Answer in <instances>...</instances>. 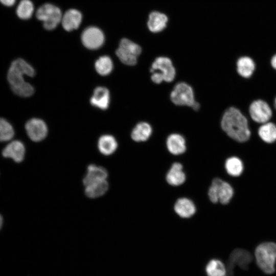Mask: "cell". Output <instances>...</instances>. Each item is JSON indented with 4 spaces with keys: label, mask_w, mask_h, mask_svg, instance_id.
<instances>
[{
    "label": "cell",
    "mask_w": 276,
    "mask_h": 276,
    "mask_svg": "<svg viewBox=\"0 0 276 276\" xmlns=\"http://www.w3.org/2000/svg\"><path fill=\"white\" fill-rule=\"evenodd\" d=\"M36 18L43 22L44 29L52 30L58 26L62 19V13L57 6L51 4H44L37 10Z\"/></svg>",
    "instance_id": "7"
},
{
    "label": "cell",
    "mask_w": 276,
    "mask_h": 276,
    "mask_svg": "<svg viewBox=\"0 0 276 276\" xmlns=\"http://www.w3.org/2000/svg\"><path fill=\"white\" fill-rule=\"evenodd\" d=\"M2 224H3V217L2 216L0 215V229L2 226Z\"/></svg>",
    "instance_id": "33"
},
{
    "label": "cell",
    "mask_w": 276,
    "mask_h": 276,
    "mask_svg": "<svg viewBox=\"0 0 276 276\" xmlns=\"http://www.w3.org/2000/svg\"><path fill=\"white\" fill-rule=\"evenodd\" d=\"M255 70V63L249 57L243 56L237 62V70L238 74L244 78H249Z\"/></svg>",
    "instance_id": "23"
},
{
    "label": "cell",
    "mask_w": 276,
    "mask_h": 276,
    "mask_svg": "<svg viewBox=\"0 0 276 276\" xmlns=\"http://www.w3.org/2000/svg\"><path fill=\"white\" fill-rule=\"evenodd\" d=\"M82 21V14L76 9L66 11L62 17L61 24L67 31H71L79 28Z\"/></svg>",
    "instance_id": "14"
},
{
    "label": "cell",
    "mask_w": 276,
    "mask_h": 276,
    "mask_svg": "<svg viewBox=\"0 0 276 276\" xmlns=\"http://www.w3.org/2000/svg\"><path fill=\"white\" fill-rule=\"evenodd\" d=\"M25 129L28 136L34 142L43 140L48 133L47 125L40 119L33 118L28 121Z\"/></svg>",
    "instance_id": "12"
},
{
    "label": "cell",
    "mask_w": 276,
    "mask_h": 276,
    "mask_svg": "<svg viewBox=\"0 0 276 276\" xmlns=\"http://www.w3.org/2000/svg\"><path fill=\"white\" fill-rule=\"evenodd\" d=\"M258 134L263 141L272 143L276 141V126L271 122L263 123L259 128Z\"/></svg>",
    "instance_id": "25"
},
{
    "label": "cell",
    "mask_w": 276,
    "mask_h": 276,
    "mask_svg": "<svg viewBox=\"0 0 276 276\" xmlns=\"http://www.w3.org/2000/svg\"><path fill=\"white\" fill-rule=\"evenodd\" d=\"M225 168L227 173L233 176H238L243 170V165L239 158L233 156L228 158L225 163Z\"/></svg>",
    "instance_id": "27"
},
{
    "label": "cell",
    "mask_w": 276,
    "mask_h": 276,
    "mask_svg": "<svg viewBox=\"0 0 276 276\" xmlns=\"http://www.w3.org/2000/svg\"><path fill=\"white\" fill-rule=\"evenodd\" d=\"M205 271L208 276H226V268L220 260L213 259L206 264Z\"/></svg>",
    "instance_id": "26"
},
{
    "label": "cell",
    "mask_w": 276,
    "mask_h": 276,
    "mask_svg": "<svg viewBox=\"0 0 276 276\" xmlns=\"http://www.w3.org/2000/svg\"><path fill=\"white\" fill-rule=\"evenodd\" d=\"M221 126L230 137L238 142H245L250 136L246 117L235 107H229L224 112Z\"/></svg>",
    "instance_id": "2"
},
{
    "label": "cell",
    "mask_w": 276,
    "mask_h": 276,
    "mask_svg": "<svg viewBox=\"0 0 276 276\" xmlns=\"http://www.w3.org/2000/svg\"><path fill=\"white\" fill-rule=\"evenodd\" d=\"M108 176L107 170L103 167L90 165L87 169V173L83 179L85 186L91 183L106 180Z\"/></svg>",
    "instance_id": "17"
},
{
    "label": "cell",
    "mask_w": 276,
    "mask_h": 276,
    "mask_svg": "<svg viewBox=\"0 0 276 276\" xmlns=\"http://www.w3.org/2000/svg\"><path fill=\"white\" fill-rule=\"evenodd\" d=\"M108 189V183L106 180H104L85 186V194L89 198H96L103 196Z\"/></svg>",
    "instance_id": "24"
},
{
    "label": "cell",
    "mask_w": 276,
    "mask_h": 276,
    "mask_svg": "<svg viewBox=\"0 0 276 276\" xmlns=\"http://www.w3.org/2000/svg\"><path fill=\"white\" fill-rule=\"evenodd\" d=\"M142 52L141 47L137 43L127 38L121 40L116 50V55L124 64L134 65L137 62L138 56Z\"/></svg>",
    "instance_id": "8"
},
{
    "label": "cell",
    "mask_w": 276,
    "mask_h": 276,
    "mask_svg": "<svg viewBox=\"0 0 276 276\" xmlns=\"http://www.w3.org/2000/svg\"><path fill=\"white\" fill-rule=\"evenodd\" d=\"M171 101L179 106H188L194 110L200 108L198 102L195 101L194 94L191 86L185 82L176 84L170 94Z\"/></svg>",
    "instance_id": "5"
},
{
    "label": "cell",
    "mask_w": 276,
    "mask_h": 276,
    "mask_svg": "<svg viewBox=\"0 0 276 276\" xmlns=\"http://www.w3.org/2000/svg\"><path fill=\"white\" fill-rule=\"evenodd\" d=\"M25 154V147L18 140H14L9 143L3 150L4 157L11 158L16 163L22 162Z\"/></svg>",
    "instance_id": "13"
},
{
    "label": "cell",
    "mask_w": 276,
    "mask_h": 276,
    "mask_svg": "<svg viewBox=\"0 0 276 276\" xmlns=\"http://www.w3.org/2000/svg\"><path fill=\"white\" fill-rule=\"evenodd\" d=\"M174 209L175 213L183 218L192 217L196 212L194 202L186 197L178 198L175 203Z\"/></svg>",
    "instance_id": "18"
},
{
    "label": "cell",
    "mask_w": 276,
    "mask_h": 276,
    "mask_svg": "<svg viewBox=\"0 0 276 276\" xmlns=\"http://www.w3.org/2000/svg\"><path fill=\"white\" fill-rule=\"evenodd\" d=\"M14 135L12 125L6 119L0 118V142L10 141Z\"/></svg>",
    "instance_id": "30"
},
{
    "label": "cell",
    "mask_w": 276,
    "mask_h": 276,
    "mask_svg": "<svg viewBox=\"0 0 276 276\" xmlns=\"http://www.w3.org/2000/svg\"><path fill=\"white\" fill-rule=\"evenodd\" d=\"M208 194L209 199L213 203L219 201L225 204L232 198L234 190L228 182L219 178H215L212 181Z\"/></svg>",
    "instance_id": "6"
},
{
    "label": "cell",
    "mask_w": 276,
    "mask_h": 276,
    "mask_svg": "<svg viewBox=\"0 0 276 276\" xmlns=\"http://www.w3.org/2000/svg\"><path fill=\"white\" fill-rule=\"evenodd\" d=\"M252 259L251 254L245 249L237 248L232 251L227 260L226 276H233L235 266L246 270Z\"/></svg>",
    "instance_id": "9"
},
{
    "label": "cell",
    "mask_w": 276,
    "mask_h": 276,
    "mask_svg": "<svg viewBox=\"0 0 276 276\" xmlns=\"http://www.w3.org/2000/svg\"><path fill=\"white\" fill-rule=\"evenodd\" d=\"M16 0H0V3L5 6L11 7L13 6Z\"/></svg>",
    "instance_id": "31"
},
{
    "label": "cell",
    "mask_w": 276,
    "mask_h": 276,
    "mask_svg": "<svg viewBox=\"0 0 276 276\" xmlns=\"http://www.w3.org/2000/svg\"><path fill=\"white\" fill-rule=\"evenodd\" d=\"M168 151L173 155H180L186 150L185 138L179 134L173 133L169 135L166 141Z\"/></svg>",
    "instance_id": "20"
},
{
    "label": "cell",
    "mask_w": 276,
    "mask_h": 276,
    "mask_svg": "<svg viewBox=\"0 0 276 276\" xmlns=\"http://www.w3.org/2000/svg\"><path fill=\"white\" fill-rule=\"evenodd\" d=\"M110 101V95L107 88L99 86L95 88L90 99L91 104L102 110L107 109Z\"/></svg>",
    "instance_id": "16"
},
{
    "label": "cell",
    "mask_w": 276,
    "mask_h": 276,
    "mask_svg": "<svg viewBox=\"0 0 276 276\" xmlns=\"http://www.w3.org/2000/svg\"><path fill=\"white\" fill-rule=\"evenodd\" d=\"M257 263L265 273L271 274L275 271L276 243L264 242L259 245L255 250Z\"/></svg>",
    "instance_id": "3"
},
{
    "label": "cell",
    "mask_w": 276,
    "mask_h": 276,
    "mask_svg": "<svg viewBox=\"0 0 276 276\" xmlns=\"http://www.w3.org/2000/svg\"><path fill=\"white\" fill-rule=\"evenodd\" d=\"M34 7L30 0H21L16 9V13L18 18L26 20L30 18L34 12Z\"/></svg>",
    "instance_id": "28"
},
{
    "label": "cell",
    "mask_w": 276,
    "mask_h": 276,
    "mask_svg": "<svg viewBox=\"0 0 276 276\" xmlns=\"http://www.w3.org/2000/svg\"><path fill=\"white\" fill-rule=\"evenodd\" d=\"M151 79L156 83L172 81L176 75V71L171 59L166 57H158L153 62L150 69Z\"/></svg>",
    "instance_id": "4"
},
{
    "label": "cell",
    "mask_w": 276,
    "mask_h": 276,
    "mask_svg": "<svg viewBox=\"0 0 276 276\" xmlns=\"http://www.w3.org/2000/svg\"><path fill=\"white\" fill-rule=\"evenodd\" d=\"M98 147L101 153L105 155H109L116 151L118 143L113 136L104 135L99 139Z\"/></svg>",
    "instance_id": "22"
},
{
    "label": "cell",
    "mask_w": 276,
    "mask_h": 276,
    "mask_svg": "<svg viewBox=\"0 0 276 276\" xmlns=\"http://www.w3.org/2000/svg\"><path fill=\"white\" fill-rule=\"evenodd\" d=\"M249 111L254 121L262 124L268 122L272 114L269 105L262 100L253 101L249 106Z\"/></svg>",
    "instance_id": "10"
},
{
    "label": "cell",
    "mask_w": 276,
    "mask_h": 276,
    "mask_svg": "<svg viewBox=\"0 0 276 276\" xmlns=\"http://www.w3.org/2000/svg\"><path fill=\"white\" fill-rule=\"evenodd\" d=\"M168 21V17L164 13L153 11L149 15L147 25L150 31L158 33L166 27Z\"/></svg>",
    "instance_id": "15"
},
{
    "label": "cell",
    "mask_w": 276,
    "mask_h": 276,
    "mask_svg": "<svg viewBox=\"0 0 276 276\" xmlns=\"http://www.w3.org/2000/svg\"><path fill=\"white\" fill-rule=\"evenodd\" d=\"M274 106H275V107L276 108V98H275V100H274Z\"/></svg>",
    "instance_id": "34"
},
{
    "label": "cell",
    "mask_w": 276,
    "mask_h": 276,
    "mask_svg": "<svg viewBox=\"0 0 276 276\" xmlns=\"http://www.w3.org/2000/svg\"><path fill=\"white\" fill-rule=\"evenodd\" d=\"M152 132L151 126L146 122H140L133 129L131 136L135 142H145L151 136Z\"/></svg>",
    "instance_id": "21"
},
{
    "label": "cell",
    "mask_w": 276,
    "mask_h": 276,
    "mask_svg": "<svg viewBox=\"0 0 276 276\" xmlns=\"http://www.w3.org/2000/svg\"><path fill=\"white\" fill-rule=\"evenodd\" d=\"M271 64L272 66L276 70V54L271 58Z\"/></svg>",
    "instance_id": "32"
},
{
    "label": "cell",
    "mask_w": 276,
    "mask_h": 276,
    "mask_svg": "<svg viewBox=\"0 0 276 276\" xmlns=\"http://www.w3.org/2000/svg\"><path fill=\"white\" fill-rule=\"evenodd\" d=\"M83 44L90 50L100 48L104 42V35L102 31L95 27L85 29L81 35Z\"/></svg>",
    "instance_id": "11"
},
{
    "label": "cell",
    "mask_w": 276,
    "mask_h": 276,
    "mask_svg": "<svg viewBox=\"0 0 276 276\" xmlns=\"http://www.w3.org/2000/svg\"><path fill=\"white\" fill-rule=\"evenodd\" d=\"M167 182L173 186L182 185L186 180V174L183 171L182 165L179 163H173L166 176Z\"/></svg>",
    "instance_id": "19"
},
{
    "label": "cell",
    "mask_w": 276,
    "mask_h": 276,
    "mask_svg": "<svg viewBox=\"0 0 276 276\" xmlns=\"http://www.w3.org/2000/svg\"><path fill=\"white\" fill-rule=\"evenodd\" d=\"M35 74L34 68L23 59L13 60L7 73V80L13 93L22 97L32 96L34 93V88L25 80L24 76L33 77Z\"/></svg>",
    "instance_id": "1"
},
{
    "label": "cell",
    "mask_w": 276,
    "mask_h": 276,
    "mask_svg": "<svg viewBox=\"0 0 276 276\" xmlns=\"http://www.w3.org/2000/svg\"><path fill=\"white\" fill-rule=\"evenodd\" d=\"M95 66L99 74L106 76L111 72L113 69V63L109 56H103L96 60Z\"/></svg>",
    "instance_id": "29"
}]
</instances>
